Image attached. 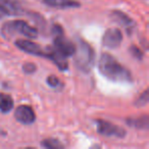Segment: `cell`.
I'll list each match as a JSON object with an SVG mask.
<instances>
[{"instance_id": "cell-8", "label": "cell", "mask_w": 149, "mask_h": 149, "mask_svg": "<svg viewBox=\"0 0 149 149\" xmlns=\"http://www.w3.org/2000/svg\"><path fill=\"white\" fill-rule=\"evenodd\" d=\"M15 118L23 125H32L36 120L35 112L29 105H19L15 111Z\"/></svg>"}, {"instance_id": "cell-14", "label": "cell", "mask_w": 149, "mask_h": 149, "mask_svg": "<svg viewBox=\"0 0 149 149\" xmlns=\"http://www.w3.org/2000/svg\"><path fill=\"white\" fill-rule=\"evenodd\" d=\"M41 145L45 148L49 149H59L63 148V145L60 143V141H58L57 139H45L41 142Z\"/></svg>"}, {"instance_id": "cell-6", "label": "cell", "mask_w": 149, "mask_h": 149, "mask_svg": "<svg viewBox=\"0 0 149 149\" xmlns=\"http://www.w3.org/2000/svg\"><path fill=\"white\" fill-rule=\"evenodd\" d=\"M123 41V33L118 28H110L106 30L102 36V45L108 49H116L120 47Z\"/></svg>"}, {"instance_id": "cell-5", "label": "cell", "mask_w": 149, "mask_h": 149, "mask_svg": "<svg viewBox=\"0 0 149 149\" xmlns=\"http://www.w3.org/2000/svg\"><path fill=\"white\" fill-rule=\"evenodd\" d=\"M98 134L107 137H116V138H124L126 136V131L122 127L116 126L111 123L104 120H96Z\"/></svg>"}, {"instance_id": "cell-7", "label": "cell", "mask_w": 149, "mask_h": 149, "mask_svg": "<svg viewBox=\"0 0 149 149\" xmlns=\"http://www.w3.org/2000/svg\"><path fill=\"white\" fill-rule=\"evenodd\" d=\"M15 44L19 49L23 50L26 53L41 57H47V50L43 49L39 44L34 43L28 39H19L15 41Z\"/></svg>"}, {"instance_id": "cell-18", "label": "cell", "mask_w": 149, "mask_h": 149, "mask_svg": "<svg viewBox=\"0 0 149 149\" xmlns=\"http://www.w3.org/2000/svg\"><path fill=\"white\" fill-rule=\"evenodd\" d=\"M47 84L50 86V87H58L60 84V81L59 79H58L57 77H55V76H49V77L47 78Z\"/></svg>"}, {"instance_id": "cell-3", "label": "cell", "mask_w": 149, "mask_h": 149, "mask_svg": "<svg viewBox=\"0 0 149 149\" xmlns=\"http://www.w3.org/2000/svg\"><path fill=\"white\" fill-rule=\"evenodd\" d=\"M15 33L22 34L30 39H35L38 36V31L36 28L32 27L27 22L21 21V19L7 22L1 28V34L5 38H7L8 36H13V34Z\"/></svg>"}, {"instance_id": "cell-17", "label": "cell", "mask_w": 149, "mask_h": 149, "mask_svg": "<svg viewBox=\"0 0 149 149\" xmlns=\"http://www.w3.org/2000/svg\"><path fill=\"white\" fill-rule=\"evenodd\" d=\"M36 70H37V68H36L35 64L32 63V62H26L23 65V72L27 74H33V72H36Z\"/></svg>"}, {"instance_id": "cell-19", "label": "cell", "mask_w": 149, "mask_h": 149, "mask_svg": "<svg viewBox=\"0 0 149 149\" xmlns=\"http://www.w3.org/2000/svg\"><path fill=\"white\" fill-rule=\"evenodd\" d=\"M13 15V13L7 8L6 5L0 3V19H3V17H7V15Z\"/></svg>"}, {"instance_id": "cell-2", "label": "cell", "mask_w": 149, "mask_h": 149, "mask_svg": "<svg viewBox=\"0 0 149 149\" xmlns=\"http://www.w3.org/2000/svg\"><path fill=\"white\" fill-rule=\"evenodd\" d=\"M74 46H76V49L72 54L74 65L81 72H89L95 60V54H94L93 49L83 39H78L77 44Z\"/></svg>"}, {"instance_id": "cell-16", "label": "cell", "mask_w": 149, "mask_h": 149, "mask_svg": "<svg viewBox=\"0 0 149 149\" xmlns=\"http://www.w3.org/2000/svg\"><path fill=\"white\" fill-rule=\"evenodd\" d=\"M130 53L132 54L135 58H137V59H139V60H141L143 58L142 50L139 49V48L137 47V46H135V45H132L130 47Z\"/></svg>"}, {"instance_id": "cell-4", "label": "cell", "mask_w": 149, "mask_h": 149, "mask_svg": "<svg viewBox=\"0 0 149 149\" xmlns=\"http://www.w3.org/2000/svg\"><path fill=\"white\" fill-rule=\"evenodd\" d=\"M53 47L65 57L72 56L76 46L72 41L66 39L60 26H54L53 28Z\"/></svg>"}, {"instance_id": "cell-12", "label": "cell", "mask_w": 149, "mask_h": 149, "mask_svg": "<svg viewBox=\"0 0 149 149\" xmlns=\"http://www.w3.org/2000/svg\"><path fill=\"white\" fill-rule=\"evenodd\" d=\"M112 15L116 19V22L123 25L124 27H126L127 29H133V26H134V22L132 21L131 17H129L126 13H122L120 10H113L112 13Z\"/></svg>"}, {"instance_id": "cell-1", "label": "cell", "mask_w": 149, "mask_h": 149, "mask_svg": "<svg viewBox=\"0 0 149 149\" xmlns=\"http://www.w3.org/2000/svg\"><path fill=\"white\" fill-rule=\"evenodd\" d=\"M100 74L106 79L118 83H132L133 77L131 72L120 63L114 56L109 53H102L98 63Z\"/></svg>"}, {"instance_id": "cell-13", "label": "cell", "mask_w": 149, "mask_h": 149, "mask_svg": "<svg viewBox=\"0 0 149 149\" xmlns=\"http://www.w3.org/2000/svg\"><path fill=\"white\" fill-rule=\"evenodd\" d=\"M127 124L131 127H135L138 129H148L149 120L148 116H142L138 118H128L127 120Z\"/></svg>"}, {"instance_id": "cell-11", "label": "cell", "mask_w": 149, "mask_h": 149, "mask_svg": "<svg viewBox=\"0 0 149 149\" xmlns=\"http://www.w3.org/2000/svg\"><path fill=\"white\" fill-rule=\"evenodd\" d=\"M15 102L10 95L5 93H0V111L3 113H8L13 110Z\"/></svg>"}, {"instance_id": "cell-15", "label": "cell", "mask_w": 149, "mask_h": 149, "mask_svg": "<svg viewBox=\"0 0 149 149\" xmlns=\"http://www.w3.org/2000/svg\"><path fill=\"white\" fill-rule=\"evenodd\" d=\"M148 90H145L142 94H141L140 97L137 99V101L135 102V105L138 106V107H141V106H144L148 103Z\"/></svg>"}, {"instance_id": "cell-10", "label": "cell", "mask_w": 149, "mask_h": 149, "mask_svg": "<svg viewBox=\"0 0 149 149\" xmlns=\"http://www.w3.org/2000/svg\"><path fill=\"white\" fill-rule=\"evenodd\" d=\"M42 1L44 4H46L47 6L53 7V8L66 9L80 6V3L76 0H42Z\"/></svg>"}, {"instance_id": "cell-9", "label": "cell", "mask_w": 149, "mask_h": 149, "mask_svg": "<svg viewBox=\"0 0 149 149\" xmlns=\"http://www.w3.org/2000/svg\"><path fill=\"white\" fill-rule=\"evenodd\" d=\"M47 58H49L50 60L54 62L57 65V68L60 70H68V61H66V57L64 55H62L60 52H58L54 47H47Z\"/></svg>"}]
</instances>
